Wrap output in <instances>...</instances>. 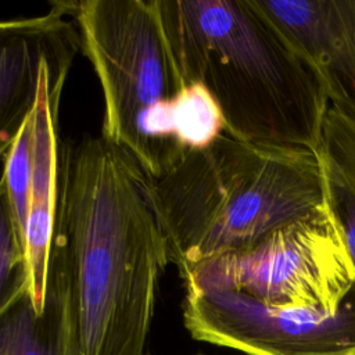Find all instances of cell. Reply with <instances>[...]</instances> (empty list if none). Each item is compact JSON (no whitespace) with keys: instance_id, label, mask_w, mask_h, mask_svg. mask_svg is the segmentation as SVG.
<instances>
[{"instance_id":"8","label":"cell","mask_w":355,"mask_h":355,"mask_svg":"<svg viewBox=\"0 0 355 355\" xmlns=\"http://www.w3.org/2000/svg\"><path fill=\"white\" fill-rule=\"evenodd\" d=\"M71 65L46 64L42 69L36 104L31 114L33 130L32 171L25 223L28 291L35 308L46 302L47 273L55 226L64 144L58 135L62 87Z\"/></svg>"},{"instance_id":"12","label":"cell","mask_w":355,"mask_h":355,"mask_svg":"<svg viewBox=\"0 0 355 355\" xmlns=\"http://www.w3.org/2000/svg\"><path fill=\"white\" fill-rule=\"evenodd\" d=\"M175 126L186 153L209 146L225 132L220 108L201 83H189L180 89L175 104Z\"/></svg>"},{"instance_id":"11","label":"cell","mask_w":355,"mask_h":355,"mask_svg":"<svg viewBox=\"0 0 355 355\" xmlns=\"http://www.w3.org/2000/svg\"><path fill=\"white\" fill-rule=\"evenodd\" d=\"M318 155L327 207L355 263V112L329 103Z\"/></svg>"},{"instance_id":"3","label":"cell","mask_w":355,"mask_h":355,"mask_svg":"<svg viewBox=\"0 0 355 355\" xmlns=\"http://www.w3.org/2000/svg\"><path fill=\"white\" fill-rule=\"evenodd\" d=\"M148 191L178 270L329 209L315 151L226 132L187 151L161 178H148Z\"/></svg>"},{"instance_id":"1","label":"cell","mask_w":355,"mask_h":355,"mask_svg":"<svg viewBox=\"0 0 355 355\" xmlns=\"http://www.w3.org/2000/svg\"><path fill=\"white\" fill-rule=\"evenodd\" d=\"M168 263L135 158L103 136L64 144L47 286L62 295L82 355H143Z\"/></svg>"},{"instance_id":"10","label":"cell","mask_w":355,"mask_h":355,"mask_svg":"<svg viewBox=\"0 0 355 355\" xmlns=\"http://www.w3.org/2000/svg\"><path fill=\"white\" fill-rule=\"evenodd\" d=\"M0 355H82L75 323L60 291L47 286L42 312L28 288L0 311Z\"/></svg>"},{"instance_id":"6","label":"cell","mask_w":355,"mask_h":355,"mask_svg":"<svg viewBox=\"0 0 355 355\" xmlns=\"http://www.w3.org/2000/svg\"><path fill=\"white\" fill-rule=\"evenodd\" d=\"M183 323L194 340L247 355H355V288L336 313L275 308L233 291H184Z\"/></svg>"},{"instance_id":"4","label":"cell","mask_w":355,"mask_h":355,"mask_svg":"<svg viewBox=\"0 0 355 355\" xmlns=\"http://www.w3.org/2000/svg\"><path fill=\"white\" fill-rule=\"evenodd\" d=\"M104 100L101 136L151 179L184 157L175 126L182 89L151 0L64 1Z\"/></svg>"},{"instance_id":"2","label":"cell","mask_w":355,"mask_h":355,"mask_svg":"<svg viewBox=\"0 0 355 355\" xmlns=\"http://www.w3.org/2000/svg\"><path fill=\"white\" fill-rule=\"evenodd\" d=\"M182 87L201 83L225 132L318 154L329 98L259 0H151Z\"/></svg>"},{"instance_id":"7","label":"cell","mask_w":355,"mask_h":355,"mask_svg":"<svg viewBox=\"0 0 355 355\" xmlns=\"http://www.w3.org/2000/svg\"><path fill=\"white\" fill-rule=\"evenodd\" d=\"M64 1L46 14L0 19V159L36 104L46 64L71 65L80 44Z\"/></svg>"},{"instance_id":"9","label":"cell","mask_w":355,"mask_h":355,"mask_svg":"<svg viewBox=\"0 0 355 355\" xmlns=\"http://www.w3.org/2000/svg\"><path fill=\"white\" fill-rule=\"evenodd\" d=\"M305 55L330 104L355 112V0H259Z\"/></svg>"},{"instance_id":"5","label":"cell","mask_w":355,"mask_h":355,"mask_svg":"<svg viewBox=\"0 0 355 355\" xmlns=\"http://www.w3.org/2000/svg\"><path fill=\"white\" fill-rule=\"evenodd\" d=\"M178 272L184 291H233L275 308L324 313L338 312L355 288V263L330 209Z\"/></svg>"},{"instance_id":"13","label":"cell","mask_w":355,"mask_h":355,"mask_svg":"<svg viewBox=\"0 0 355 355\" xmlns=\"http://www.w3.org/2000/svg\"><path fill=\"white\" fill-rule=\"evenodd\" d=\"M28 288L25 240L18 227L8 190L0 176V311Z\"/></svg>"},{"instance_id":"14","label":"cell","mask_w":355,"mask_h":355,"mask_svg":"<svg viewBox=\"0 0 355 355\" xmlns=\"http://www.w3.org/2000/svg\"><path fill=\"white\" fill-rule=\"evenodd\" d=\"M33 130L31 115L21 128L18 136L3 158L1 178L6 182L14 215L25 240V223L28 215V193L32 171Z\"/></svg>"}]
</instances>
